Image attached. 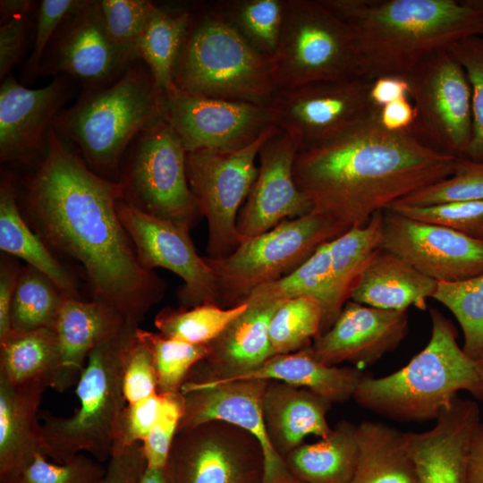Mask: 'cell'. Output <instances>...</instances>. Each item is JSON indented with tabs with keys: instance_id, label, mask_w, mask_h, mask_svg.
Here are the masks:
<instances>
[{
	"instance_id": "39",
	"label": "cell",
	"mask_w": 483,
	"mask_h": 483,
	"mask_svg": "<svg viewBox=\"0 0 483 483\" xmlns=\"http://www.w3.org/2000/svg\"><path fill=\"white\" fill-rule=\"evenodd\" d=\"M67 297L45 275L27 265L21 269L11 310L12 330L55 328Z\"/></svg>"
},
{
	"instance_id": "51",
	"label": "cell",
	"mask_w": 483,
	"mask_h": 483,
	"mask_svg": "<svg viewBox=\"0 0 483 483\" xmlns=\"http://www.w3.org/2000/svg\"><path fill=\"white\" fill-rule=\"evenodd\" d=\"M162 396L159 393L133 403H127L120 418L114 446L142 444L157 419Z\"/></svg>"
},
{
	"instance_id": "26",
	"label": "cell",
	"mask_w": 483,
	"mask_h": 483,
	"mask_svg": "<svg viewBox=\"0 0 483 483\" xmlns=\"http://www.w3.org/2000/svg\"><path fill=\"white\" fill-rule=\"evenodd\" d=\"M332 402L306 388L268 380L262 411L274 450L284 459L309 435L325 438L333 430L326 419Z\"/></svg>"
},
{
	"instance_id": "27",
	"label": "cell",
	"mask_w": 483,
	"mask_h": 483,
	"mask_svg": "<svg viewBox=\"0 0 483 483\" xmlns=\"http://www.w3.org/2000/svg\"><path fill=\"white\" fill-rule=\"evenodd\" d=\"M45 384L13 386L0 377V482L15 479L43 453L38 411Z\"/></svg>"
},
{
	"instance_id": "35",
	"label": "cell",
	"mask_w": 483,
	"mask_h": 483,
	"mask_svg": "<svg viewBox=\"0 0 483 483\" xmlns=\"http://www.w3.org/2000/svg\"><path fill=\"white\" fill-rule=\"evenodd\" d=\"M58 364L55 328L11 330L0 340V377L13 386L45 384L51 387Z\"/></svg>"
},
{
	"instance_id": "59",
	"label": "cell",
	"mask_w": 483,
	"mask_h": 483,
	"mask_svg": "<svg viewBox=\"0 0 483 483\" xmlns=\"http://www.w3.org/2000/svg\"><path fill=\"white\" fill-rule=\"evenodd\" d=\"M140 483H168L165 468L153 469L147 467Z\"/></svg>"
},
{
	"instance_id": "3",
	"label": "cell",
	"mask_w": 483,
	"mask_h": 483,
	"mask_svg": "<svg viewBox=\"0 0 483 483\" xmlns=\"http://www.w3.org/2000/svg\"><path fill=\"white\" fill-rule=\"evenodd\" d=\"M322 1L351 28L368 80L407 76L432 54L483 32V9L467 0Z\"/></svg>"
},
{
	"instance_id": "49",
	"label": "cell",
	"mask_w": 483,
	"mask_h": 483,
	"mask_svg": "<svg viewBox=\"0 0 483 483\" xmlns=\"http://www.w3.org/2000/svg\"><path fill=\"white\" fill-rule=\"evenodd\" d=\"M104 26L118 44L136 47L154 4L148 0L97 1Z\"/></svg>"
},
{
	"instance_id": "31",
	"label": "cell",
	"mask_w": 483,
	"mask_h": 483,
	"mask_svg": "<svg viewBox=\"0 0 483 483\" xmlns=\"http://www.w3.org/2000/svg\"><path fill=\"white\" fill-rule=\"evenodd\" d=\"M356 435L359 458L351 483H419L408 432L364 420Z\"/></svg>"
},
{
	"instance_id": "52",
	"label": "cell",
	"mask_w": 483,
	"mask_h": 483,
	"mask_svg": "<svg viewBox=\"0 0 483 483\" xmlns=\"http://www.w3.org/2000/svg\"><path fill=\"white\" fill-rule=\"evenodd\" d=\"M36 13L13 17L0 24V80L22 60L34 32Z\"/></svg>"
},
{
	"instance_id": "4",
	"label": "cell",
	"mask_w": 483,
	"mask_h": 483,
	"mask_svg": "<svg viewBox=\"0 0 483 483\" xmlns=\"http://www.w3.org/2000/svg\"><path fill=\"white\" fill-rule=\"evenodd\" d=\"M431 336L426 347L394 373L367 376L353 399L362 408L390 419L425 422L439 414L464 390L483 401V380L478 360L456 341L453 324L430 309Z\"/></svg>"
},
{
	"instance_id": "13",
	"label": "cell",
	"mask_w": 483,
	"mask_h": 483,
	"mask_svg": "<svg viewBox=\"0 0 483 483\" xmlns=\"http://www.w3.org/2000/svg\"><path fill=\"white\" fill-rule=\"evenodd\" d=\"M165 470L168 483H263L265 458L251 434L211 420L177 432Z\"/></svg>"
},
{
	"instance_id": "42",
	"label": "cell",
	"mask_w": 483,
	"mask_h": 483,
	"mask_svg": "<svg viewBox=\"0 0 483 483\" xmlns=\"http://www.w3.org/2000/svg\"><path fill=\"white\" fill-rule=\"evenodd\" d=\"M137 335L151 351L159 394L180 392L192 369L208 353V344L188 343L140 327Z\"/></svg>"
},
{
	"instance_id": "57",
	"label": "cell",
	"mask_w": 483,
	"mask_h": 483,
	"mask_svg": "<svg viewBox=\"0 0 483 483\" xmlns=\"http://www.w3.org/2000/svg\"><path fill=\"white\" fill-rule=\"evenodd\" d=\"M467 481L468 483H483V421L477 427L471 439Z\"/></svg>"
},
{
	"instance_id": "55",
	"label": "cell",
	"mask_w": 483,
	"mask_h": 483,
	"mask_svg": "<svg viewBox=\"0 0 483 483\" xmlns=\"http://www.w3.org/2000/svg\"><path fill=\"white\" fill-rule=\"evenodd\" d=\"M404 97L410 98V84L405 76L383 75L370 81L369 98L375 107L380 108Z\"/></svg>"
},
{
	"instance_id": "10",
	"label": "cell",
	"mask_w": 483,
	"mask_h": 483,
	"mask_svg": "<svg viewBox=\"0 0 483 483\" xmlns=\"http://www.w3.org/2000/svg\"><path fill=\"white\" fill-rule=\"evenodd\" d=\"M343 233L311 211L243 240L226 257H205L216 276L219 305L228 308L243 302L256 288L288 275L319 246Z\"/></svg>"
},
{
	"instance_id": "58",
	"label": "cell",
	"mask_w": 483,
	"mask_h": 483,
	"mask_svg": "<svg viewBox=\"0 0 483 483\" xmlns=\"http://www.w3.org/2000/svg\"><path fill=\"white\" fill-rule=\"evenodd\" d=\"M38 3L30 0H2L0 1V24L8 20L37 13Z\"/></svg>"
},
{
	"instance_id": "41",
	"label": "cell",
	"mask_w": 483,
	"mask_h": 483,
	"mask_svg": "<svg viewBox=\"0 0 483 483\" xmlns=\"http://www.w3.org/2000/svg\"><path fill=\"white\" fill-rule=\"evenodd\" d=\"M433 299L456 318L463 333L462 350L479 360L483 354V273L457 282H437Z\"/></svg>"
},
{
	"instance_id": "11",
	"label": "cell",
	"mask_w": 483,
	"mask_h": 483,
	"mask_svg": "<svg viewBox=\"0 0 483 483\" xmlns=\"http://www.w3.org/2000/svg\"><path fill=\"white\" fill-rule=\"evenodd\" d=\"M278 130L273 125L250 145L234 150L187 152L190 189L208 223V258L226 257L243 241L237 230L241 207L258 175L259 149Z\"/></svg>"
},
{
	"instance_id": "45",
	"label": "cell",
	"mask_w": 483,
	"mask_h": 483,
	"mask_svg": "<svg viewBox=\"0 0 483 483\" xmlns=\"http://www.w3.org/2000/svg\"><path fill=\"white\" fill-rule=\"evenodd\" d=\"M106 467L78 453L64 462H50L38 453L33 461L13 480L7 483H101Z\"/></svg>"
},
{
	"instance_id": "56",
	"label": "cell",
	"mask_w": 483,
	"mask_h": 483,
	"mask_svg": "<svg viewBox=\"0 0 483 483\" xmlns=\"http://www.w3.org/2000/svg\"><path fill=\"white\" fill-rule=\"evenodd\" d=\"M416 111L409 97L397 99L378 108V121L390 131L410 130L414 123Z\"/></svg>"
},
{
	"instance_id": "43",
	"label": "cell",
	"mask_w": 483,
	"mask_h": 483,
	"mask_svg": "<svg viewBox=\"0 0 483 483\" xmlns=\"http://www.w3.org/2000/svg\"><path fill=\"white\" fill-rule=\"evenodd\" d=\"M483 200V160L457 157L453 174L395 201L412 207Z\"/></svg>"
},
{
	"instance_id": "17",
	"label": "cell",
	"mask_w": 483,
	"mask_h": 483,
	"mask_svg": "<svg viewBox=\"0 0 483 483\" xmlns=\"http://www.w3.org/2000/svg\"><path fill=\"white\" fill-rule=\"evenodd\" d=\"M163 110L187 152L242 148L275 125L267 106L189 94L178 89L163 95Z\"/></svg>"
},
{
	"instance_id": "1",
	"label": "cell",
	"mask_w": 483,
	"mask_h": 483,
	"mask_svg": "<svg viewBox=\"0 0 483 483\" xmlns=\"http://www.w3.org/2000/svg\"><path fill=\"white\" fill-rule=\"evenodd\" d=\"M23 199L46 244L81 264L93 299L137 324L162 299L165 282L141 266L119 218L122 183L91 170L53 126Z\"/></svg>"
},
{
	"instance_id": "12",
	"label": "cell",
	"mask_w": 483,
	"mask_h": 483,
	"mask_svg": "<svg viewBox=\"0 0 483 483\" xmlns=\"http://www.w3.org/2000/svg\"><path fill=\"white\" fill-rule=\"evenodd\" d=\"M416 117L410 131L439 152L466 157L472 136L471 90L448 49L424 59L407 76Z\"/></svg>"
},
{
	"instance_id": "34",
	"label": "cell",
	"mask_w": 483,
	"mask_h": 483,
	"mask_svg": "<svg viewBox=\"0 0 483 483\" xmlns=\"http://www.w3.org/2000/svg\"><path fill=\"white\" fill-rule=\"evenodd\" d=\"M383 211L375 213L367 225L353 227L329 241L331 258L330 311L325 333L333 326L361 271L381 249Z\"/></svg>"
},
{
	"instance_id": "22",
	"label": "cell",
	"mask_w": 483,
	"mask_h": 483,
	"mask_svg": "<svg viewBox=\"0 0 483 483\" xmlns=\"http://www.w3.org/2000/svg\"><path fill=\"white\" fill-rule=\"evenodd\" d=\"M409 331L406 311L372 308L349 300L333 326L308 351L317 360L337 366H371L395 350Z\"/></svg>"
},
{
	"instance_id": "2",
	"label": "cell",
	"mask_w": 483,
	"mask_h": 483,
	"mask_svg": "<svg viewBox=\"0 0 483 483\" xmlns=\"http://www.w3.org/2000/svg\"><path fill=\"white\" fill-rule=\"evenodd\" d=\"M457 157L433 149L410 130L390 131L378 108L337 137L297 152L293 177L312 211L343 233L368 224L395 201L449 177Z\"/></svg>"
},
{
	"instance_id": "28",
	"label": "cell",
	"mask_w": 483,
	"mask_h": 483,
	"mask_svg": "<svg viewBox=\"0 0 483 483\" xmlns=\"http://www.w3.org/2000/svg\"><path fill=\"white\" fill-rule=\"evenodd\" d=\"M436 286V281L381 248L361 271L350 300L386 310L406 311L411 306L426 309Z\"/></svg>"
},
{
	"instance_id": "40",
	"label": "cell",
	"mask_w": 483,
	"mask_h": 483,
	"mask_svg": "<svg viewBox=\"0 0 483 483\" xmlns=\"http://www.w3.org/2000/svg\"><path fill=\"white\" fill-rule=\"evenodd\" d=\"M322 309L310 297L282 302L269 323V339L274 355L297 352L311 345L320 335Z\"/></svg>"
},
{
	"instance_id": "25",
	"label": "cell",
	"mask_w": 483,
	"mask_h": 483,
	"mask_svg": "<svg viewBox=\"0 0 483 483\" xmlns=\"http://www.w3.org/2000/svg\"><path fill=\"white\" fill-rule=\"evenodd\" d=\"M281 303H246L247 309L208 344V353L200 361L204 367L200 365L199 375L191 373L193 377L187 379L224 382L258 368L274 356L269 323Z\"/></svg>"
},
{
	"instance_id": "7",
	"label": "cell",
	"mask_w": 483,
	"mask_h": 483,
	"mask_svg": "<svg viewBox=\"0 0 483 483\" xmlns=\"http://www.w3.org/2000/svg\"><path fill=\"white\" fill-rule=\"evenodd\" d=\"M174 82L189 94L267 107L279 90L273 59L251 48L208 4L192 9Z\"/></svg>"
},
{
	"instance_id": "44",
	"label": "cell",
	"mask_w": 483,
	"mask_h": 483,
	"mask_svg": "<svg viewBox=\"0 0 483 483\" xmlns=\"http://www.w3.org/2000/svg\"><path fill=\"white\" fill-rule=\"evenodd\" d=\"M448 50L463 68L471 90L472 136L467 157L483 160V36L474 35L453 43Z\"/></svg>"
},
{
	"instance_id": "53",
	"label": "cell",
	"mask_w": 483,
	"mask_h": 483,
	"mask_svg": "<svg viewBox=\"0 0 483 483\" xmlns=\"http://www.w3.org/2000/svg\"><path fill=\"white\" fill-rule=\"evenodd\" d=\"M147 469L142 445L114 446L101 483H140Z\"/></svg>"
},
{
	"instance_id": "47",
	"label": "cell",
	"mask_w": 483,
	"mask_h": 483,
	"mask_svg": "<svg viewBox=\"0 0 483 483\" xmlns=\"http://www.w3.org/2000/svg\"><path fill=\"white\" fill-rule=\"evenodd\" d=\"M160 394L162 399L157 419L141 444L147 467L153 469L165 467L184 407L181 391Z\"/></svg>"
},
{
	"instance_id": "60",
	"label": "cell",
	"mask_w": 483,
	"mask_h": 483,
	"mask_svg": "<svg viewBox=\"0 0 483 483\" xmlns=\"http://www.w3.org/2000/svg\"><path fill=\"white\" fill-rule=\"evenodd\" d=\"M471 5L483 9V0H467ZM483 36V32L482 35Z\"/></svg>"
},
{
	"instance_id": "6",
	"label": "cell",
	"mask_w": 483,
	"mask_h": 483,
	"mask_svg": "<svg viewBox=\"0 0 483 483\" xmlns=\"http://www.w3.org/2000/svg\"><path fill=\"white\" fill-rule=\"evenodd\" d=\"M139 324L128 321L114 336L89 354L77 382L79 407L69 417L43 411L42 450L55 462L81 452L97 461L109 460L126 401L123 373L126 352Z\"/></svg>"
},
{
	"instance_id": "48",
	"label": "cell",
	"mask_w": 483,
	"mask_h": 483,
	"mask_svg": "<svg viewBox=\"0 0 483 483\" xmlns=\"http://www.w3.org/2000/svg\"><path fill=\"white\" fill-rule=\"evenodd\" d=\"M79 0H42L36 13L32 49L25 61L21 82L30 84L39 76L45 53L64 17L77 5Z\"/></svg>"
},
{
	"instance_id": "38",
	"label": "cell",
	"mask_w": 483,
	"mask_h": 483,
	"mask_svg": "<svg viewBox=\"0 0 483 483\" xmlns=\"http://www.w3.org/2000/svg\"><path fill=\"white\" fill-rule=\"evenodd\" d=\"M248 308L246 303L225 308L204 304L191 308H165L155 318L161 335L188 343L206 345L216 339Z\"/></svg>"
},
{
	"instance_id": "21",
	"label": "cell",
	"mask_w": 483,
	"mask_h": 483,
	"mask_svg": "<svg viewBox=\"0 0 483 483\" xmlns=\"http://www.w3.org/2000/svg\"><path fill=\"white\" fill-rule=\"evenodd\" d=\"M300 148L301 140L295 134L280 129L260 148L258 175L237 220L242 240L312 211L293 177V164Z\"/></svg>"
},
{
	"instance_id": "37",
	"label": "cell",
	"mask_w": 483,
	"mask_h": 483,
	"mask_svg": "<svg viewBox=\"0 0 483 483\" xmlns=\"http://www.w3.org/2000/svg\"><path fill=\"white\" fill-rule=\"evenodd\" d=\"M331 258L329 242L288 275L263 284L242 303H277L298 297L317 300L322 309L320 335L325 333L330 311Z\"/></svg>"
},
{
	"instance_id": "50",
	"label": "cell",
	"mask_w": 483,
	"mask_h": 483,
	"mask_svg": "<svg viewBox=\"0 0 483 483\" xmlns=\"http://www.w3.org/2000/svg\"><path fill=\"white\" fill-rule=\"evenodd\" d=\"M123 391L126 403H133L158 393V379L151 351L137 335V331L124 360Z\"/></svg>"
},
{
	"instance_id": "61",
	"label": "cell",
	"mask_w": 483,
	"mask_h": 483,
	"mask_svg": "<svg viewBox=\"0 0 483 483\" xmlns=\"http://www.w3.org/2000/svg\"><path fill=\"white\" fill-rule=\"evenodd\" d=\"M478 365H479V372L483 380V354L481 358L478 360Z\"/></svg>"
},
{
	"instance_id": "5",
	"label": "cell",
	"mask_w": 483,
	"mask_h": 483,
	"mask_svg": "<svg viewBox=\"0 0 483 483\" xmlns=\"http://www.w3.org/2000/svg\"><path fill=\"white\" fill-rule=\"evenodd\" d=\"M162 117L163 95L139 58L114 82L82 90L73 105L59 112L52 126L91 170L119 181L132 140Z\"/></svg>"
},
{
	"instance_id": "9",
	"label": "cell",
	"mask_w": 483,
	"mask_h": 483,
	"mask_svg": "<svg viewBox=\"0 0 483 483\" xmlns=\"http://www.w3.org/2000/svg\"><path fill=\"white\" fill-rule=\"evenodd\" d=\"M186 154L165 117L145 128L129 146L121 165L123 200L191 231L201 215L188 182Z\"/></svg>"
},
{
	"instance_id": "16",
	"label": "cell",
	"mask_w": 483,
	"mask_h": 483,
	"mask_svg": "<svg viewBox=\"0 0 483 483\" xmlns=\"http://www.w3.org/2000/svg\"><path fill=\"white\" fill-rule=\"evenodd\" d=\"M119 218L138 259L146 269L165 268L183 281L178 292L181 307L219 305L215 272L193 245L190 231L148 215L121 199Z\"/></svg>"
},
{
	"instance_id": "20",
	"label": "cell",
	"mask_w": 483,
	"mask_h": 483,
	"mask_svg": "<svg viewBox=\"0 0 483 483\" xmlns=\"http://www.w3.org/2000/svg\"><path fill=\"white\" fill-rule=\"evenodd\" d=\"M76 85L65 75L38 89L25 87L11 73L1 81V162L31 164L42 157L47 131Z\"/></svg>"
},
{
	"instance_id": "54",
	"label": "cell",
	"mask_w": 483,
	"mask_h": 483,
	"mask_svg": "<svg viewBox=\"0 0 483 483\" xmlns=\"http://www.w3.org/2000/svg\"><path fill=\"white\" fill-rule=\"evenodd\" d=\"M21 269L10 260H2L0 268V340L12 330L11 310Z\"/></svg>"
},
{
	"instance_id": "32",
	"label": "cell",
	"mask_w": 483,
	"mask_h": 483,
	"mask_svg": "<svg viewBox=\"0 0 483 483\" xmlns=\"http://www.w3.org/2000/svg\"><path fill=\"white\" fill-rule=\"evenodd\" d=\"M17 192L10 176L0 186V249L20 258L47 276L67 298H77L72 275L51 253L46 242L24 221L17 205Z\"/></svg>"
},
{
	"instance_id": "46",
	"label": "cell",
	"mask_w": 483,
	"mask_h": 483,
	"mask_svg": "<svg viewBox=\"0 0 483 483\" xmlns=\"http://www.w3.org/2000/svg\"><path fill=\"white\" fill-rule=\"evenodd\" d=\"M387 209L405 216L440 225L470 237L483 240V200L412 207L394 202Z\"/></svg>"
},
{
	"instance_id": "24",
	"label": "cell",
	"mask_w": 483,
	"mask_h": 483,
	"mask_svg": "<svg viewBox=\"0 0 483 483\" xmlns=\"http://www.w3.org/2000/svg\"><path fill=\"white\" fill-rule=\"evenodd\" d=\"M127 322L105 301L66 298L55 325L59 364L51 387L63 393L77 384L90 352L119 333Z\"/></svg>"
},
{
	"instance_id": "19",
	"label": "cell",
	"mask_w": 483,
	"mask_h": 483,
	"mask_svg": "<svg viewBox=\"0 0 483 483\" xmlns=\"http://www.w3.org/2000/svg\"><path fill=\"white\" fill-rule=\"evenodd\" d=\"M268 380L245 379L218 384L187 379L181 392L183 413L178 432L211 420L224 421L251 434L265 458L263 483H297L268 438L262 411Z\"/></svg>"
},
{
	"instance_id": "30",
	"label": "cell",
	"mask_w": 483,
	"mask_h": 483,
	"mask_svg": "<svg viewBox=\"0 0 483 483\" xmlns=\"http://www.w3.org/2000/svg\"><path fill=\"white\" fill-rule=\"evenodd\" d=\"M357 426L340 420L329 436L302 444L284 458L297 483H351L358 463Z\"/></svg>"
},
{
	"instance_id": "33",
	"label": "cell",
	"mask_w": 483,
	"mask_h": 483,
	"mask_svg": "<svg viewBox=\"0 0 483 483\" xmlns=\"http://www.w3.org/2000/svg\"><path fill=\"white\" fill-rule=\"evenodd\" d=\"M192 20V9L153 4L144 30L136 43L139 58L155 80L162 95L177 88L174 72Z\"/></svg>"
},
{
	"instance_id": "29",
	"label": "cell",
	"mask_w": 483,
	"mask_h": 483,
	"mask_svg": "<svg viewBox=\"0 0 483 483\" xmlns=\"http://www.w3.org/2000/svg\"><path fill=\"white\" fill-rule=\"evenodd\" d=\"M367 376L357 367L326 365L313 358L305 348L293 353L274 355L258 368L219 383L245 379L274 380L309 389L332 402H342L353 398L357 387Z\"/></svg>"
},
{
	"instance_id": "18",
	"label": "cell",
	"mask_w": 483,
	"mask_h": 483,
	"mask_svg": "<svg viewBox=\"0 0 483 483\" xmlns=\"http://www.w3.org/2000/svg\"><path fill=\"white\" fill-rule=\"evenodd\" d=\"M381 248L436 282L483 273V240L391 209L383 211Z\"/></svg>"
},
{
	"instance_id": "15",
	"label": "cell",
	"mask_w": 483,
	"mask_h": 483,
	"mask_svg": "<svg viewBox=\"0 0 483 483\" xmlns=\"http://www.w3.org/2000/svg\"><path fill=\"white\" fill-rule=\"evenodd\" d=\"M361 77L281 89L267 106L274 124L295 134L301 148L330 140L361 120L372 105Z\"/></svg>"
},
{
	"instance_id": "8",
	"label": "cell",
	"mask_w": 483,
	"mask_h": 483,
	"mask_svg": "<svg viewBox=\"0 0 483 483\" xmlns=\"http://www.w3.org/2000/svg\"><path fill=\"white\" fill-rule=\"evenodd\" d=\"M273 71L279 89L360 77L351 28L322 0H287Z\"/></svg>"
},
{
	"instance_id": "36",
	"label": "cell",
	"mask_w": 483,
	"mask_h": 483,
	"mask_svg": "<svg viewBox=\"0 0 483 483\" xmlns=\"http://www.w3.org/2000/svg\"><path fill=\"white\" fill-rule=\"evenodd\" d=\"M287 0H219L211 11L244 42L273 59L283 29Z\"/></svg>"
},
{
	"instance_id": "14",
	"label": "cell",
	"mask_w": 483,
	"mask_h": 483,
	"mask_svg": "<svg viewBox=\"0 0 483 483\" xmlns=\"http://www.w3.org/2000/svg\"><path fill=\"white\" fill-rule=\"evenodd\" d=\"M137 59L135 47L109 36L97 1L79 0L55 33L39 76L65 75L82 90L98 89L118 80Z\"/></svg>"
},
{
	"instance_id": "23",
	"label": "cell",
	"mask_w": 483,
	"mask_h": 483,
	"mask_svg": "<svg viewBox=\"0 0 483 483\" xmlns=\"http://www.w3.org/2000/svg\"><path fill=\"white\" fill-rule=\"evenodd\" d=\"M480 422L478 403L457 395L432 428L408 432L419 483H468L470 446Z\"/></svg>"
}]
</instances>
